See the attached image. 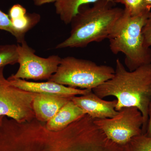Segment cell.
Here are the masks:
<instances>
[{
  "label": "cell",
  "mask_w": 151,
  "mask_h": 151,
  "mask_svg": "<svg viewBox=\"0 0 151 151\" xmlns=\"http://www.w3.org/2000/svg\"><path fill=\"white\" fill-rule=\"evenodd\" d=\"M92 90L102 99L111 96L116 97V111H119L125 107L137 108L144 120L142 134H145L151 101V63L130 71L126 69L120 59H117L113 77Z\"/></svg>",
  "instance_id": "cell-1"
},
{
  "label": "cell",
  "mask_w": 151,
  "mask_h": 151,
  "mask_svg": "<svg viewBox=\"0 0 151 151\" xmlns=\"http://www.w3.org/2000/svg\"><path fill=\"white\" fill-rule=\"evenodd\" d=\"M116 3L99 0L92 6H81L71 21L70 35L56 49L85 47L93 42H100L108 37L124 9L115 6Z\"/></svg>",
  "instance_id": "cell-2"
},
{
  "label": "cell",
  "mask_w": 151,
  "mask_h": 151,
  "mask_svg": "<svg viewBox=\"0 0 151 151\" xmlns=\"http://www.w3.org/2000/svg\"><path fill=\"white\" fill-rule=\"evenodd\" d=\"M150 12L133 17L124 9L108 37L111 52L125 55V65L129 71L151 63V49L145 45L142 34Z\"/></svg>",
  "instance_id": "cell-3"
},
{
  "label": "cell",
  "mask_w": 151,
  "mask_h": 151,
  "mask_svg": "<svg viewBox=\"0 0 151 151\" xmlns=\"http://www.w3.org/2000/svg\"><path fill=\"white\" fill-rule=\"evenodd\" d=\"M115 73L111 66L68 56L61 59L56 72L48 81L77 89L92 90L112 78Z\"/></svg>",
  "instance_id": "cell-4"
},
{
  "label": "cell",
  "mask_w": 151,
  "mask_h": 151,
  "mask_svg": "<svg viewBox=\"0 0 151 151\" xmlns=\"http://www.w3.org/2000/svg\"><path fill=\"white\" fill-rule=\"evenodd\" d=\"M94 122L109 139L120 146L142 134V115L136 107H125L113 118L95 119Z\"/></svg>",
  "instance_id": "cell-5"
},
{
  "label": "cell",
  "mask_w": 151,
  "mask_h": 151,
  "mask_svg": "<svg viewBox=\"0 0 151 151\" xmlns=\"http://www.w3.org/2000/svg\"><path fill=\"white\" fill-rule=\"evenodd\" d=\"M4 68H0V116L20 123L35 119L32 104L35 93L12 85L5 77Z\"/></svg>",
  "instance_id": "cell-6"
},
{
  "label": "cell",
  "mask_w": 151,
  "mask_h": 151,
  "mask_svg": "<svg viewBox=\"0 0 151 151\" xmlns=\"http://www.w3.org/2000/svg\"><path fill=\"white\" fill-rule=\"evenodd\" d=\"M17 51L19 66L16 73L10 76L13 78L49 80L56 72L62 59L56 55L47 58L37 56L25 40L17 45Z\"/></svg>",
  "instance_id": "cell-7"
},
{
  "label": "cell",
  "mask_w": 151,
  "mask_h": 151,
  "mask_svg": "<svg viewBox=\"0 0 151 151\" xmlns=\"http://www.w3.org/2000/svg\"><path fill=\"white\" fill-rule=\"evenodd\" d=\"M64 143L62 151H123L98 129L73 132Z\"/></svg>",
  "instance_id": "cell-8"
},
{
  "label": "cell",
  "mask_w": 151,
  "mask_h": 151,
  "mask_svg": "<svg viewBox=\"0 0 151 151\" xmlns=\"http://www.w3.org/2000/svg\"><path fill=\"white\" fill-rule=\"evenodd\" d=\"M7 79L12 85L33 93L71 97L77 95H84L92 91L91 89L73 88L49 81L46 82H32L20 78H12L10 76Z\"/></svg>",
  "instance_id": "cell-9"
},
{
  "label": "cell",
  "mask_w": 151,
  "mask_h": 151,
  "mask_svg": "<svg viewBox=\"0 0 151 151\" xmlns=\"http://www.w3.org/2000/svg\"><path fill=\"white\" fill-rule=\"evenodd\" d=\"M71 100L94 119L113 118L119 113L115 109L117 100H103L92 90L84 95L72 97Z\"/></svg>",
  "instance_id": "cell-10"
},
{
  "label": "cell",
  "mask_w": 151,
  "mask_h": 151,
  "mask_svg": "<svg viewBox=\"0 0 151 151\" xmlns=\"http://www.w3.org/2000/svg\"><path fill=\"white\" fill-rule=\"evenodd\" d=\"M71 97L35 93L32 104L35 119L45 123L48 122Z\"/></svg>",
  "instance_id": "cell-11"
},
{
  "label": "cell",
  "mask_w": 151,
  "mask_h": 151,
  "mask_svg": "<svg viewBox=\"0 0 151 151\" xmlns=\"http://www.w3.org/2000/svg\"><path fill=\"white\" fill-rule=\"evenodd\" d=\"M86 114L82 109L70 100L53 118L46 122L47 128L50 131H60Z\"/></svg>",
  "instance_id": "cell-12"
},
{
  "label": "cell",
  "mask_w": 151,
  "mask_h": 151,
  "mask_svg": "<svg viewBox=\"0 0 151 151\" xmlns=\"http://www.w3.org/2000/svg\"><path fill=\"white\" fill-rule=\"evenodd\" d=\"M99 0H57L55 3V12L65 24L71 23L81 6L94 4ZM114 2V0H107Z\"/></svg>",
  "instance_id": "cell-13"
},
{
  "label": "cell",
  "mask_w": 151,
  "mask_h": 151,
  "mask_svg": "<svg viewBox=\"0 0 151 151\" xmlns=\"http://www.w3.org/2000/svg\"><path fill=\"white\" fill-rule=\"evenodd\" d=\"M40 16L39 14L27 13L15 19L11 20L14 27L22 34H25L35 26L40 21Z\"/></svg>",
  "instance_id": "cell-14"
},
{
  "label": "cell",
  "mask_w": 151,
  "mask_h": 151,
  "mask_svg": "<svg viewBox=\"0 0 151 151\" xmlns=\"http://www.w3.org/2000/svg\"><path fill=\"white\" fill-rule=\"evenodd\" d=\"M114 1L116 4L124 5V9L131 16H138L151 12V6L148 4L145 0H114Z\"/></svg>",
  "instance_id": "cell-15"
},
{
  "label": "cell",
  "mask_w": 151,
  "mask_h": 151,
  "mask_svg": "<svg viewBox=\"0 0 151 151\" xmlns=\"http://www.w3.org/2000/svg\"><path fill=\"white\" fill-rule=\"evenodd\" d=\"M18 58L17 45H0V68L18 63Z\"/></svg>",
  "instance_id": "cell-16"
},
{
  "label": "cell",
  "mask_w": 151,
  "mask_h": 151,
  "mask_svg": "<svg viewBox=\"0 0 151 151\" xmlns=\"http://www.w3.org/2000/svg\"><path fill=\"white\" fill-rule=\"evenodd\" d=\"M124 148L126 151H151V137L143 134L134 137Z\"/></svg>",
  "instance_id": "cell-17"
},
{
  "label": "cell",
  "mask_w": 151,
  "mask_h": 151,
  "mask_svg": "<svg viewBox=\"0 0 151 151\" xmlns=\"http://www.w3.org/2000/svg\"><path fill=\"white\" fill-rule=\"evenodd\" d=\"M0 30L6 31L13 35L19 43L25 40L24 35L17 30L13 25L9 17L0 10Z\"/></svg>",
  "instance_id": "cell-18"
},
{
  "label": "cell",
  "mask_w": 151,
  "mask_h": 151,
  "mask_svg": "<svg viewBox=\"0 0 151 151\" xmlns=\"http://www.w3.org/2000/svg\"><path fill=\"white\" fill-rule=\"evenodd\" d=\"M145 45L146 47H150L151 46V12L145 24L142 29Z\"/></svg>",
  "instance_id": "cell-19"
},
{
  "label": "cell",
  "mask_w": 151,
  "mask_h": 151,
  "mask_svg": "<svg viewBox=\"0 0 151 151\" xmlns=\"http://www.w3.org/2000/svg\"><path fill=\"white\" fill-rule=\"evenodd\" d=\"M26 9L21 5L16 4L13 6L9 11V17L11 19H14L27 13Z\"/></svg>",
  "instance_id": "cell-20"
},
{
  "label": "cell",
  "mask_w": 151,
  "mask_h": 151,
  "mask_svg": "<svg viewBox=\"0 0 151 151\" xmlns=\"http://www.w3.org/2000/svg\"><path fill=\"white\" fill-rule=\"evenodd\" d=\"M149 119L148 122L147 131L145 134L147 137H151V101L149 105Z\"/></svg>",
  "instance_id": "cell-21"
},
{
  "label": "cell",
  "mask_w": 151,
  "mask_h": 151,
  "mask_svg": "<svg viewBox=\"0 0 151 151\" xmlns=\"http://www.w3.org/2000/svg\"><path fill=\"white\" fill-rule=\"evenodd\" d=\"M34 4L36 6H41L45 4L55 3L57 0H32Z\"/></svg>",
  "instance_id": "cell-22"
},
{
  "label": "cell",
  "mask_w": 151,
  "mask_h": 151,
  "mask_svg": "<svg viewBox=\"0 0 151 151\" xmlns=\"http://www.w3.org/2000/svg\"><path fill=\"white\" fill-rule=\"evenodd\" d=\"M145 1L148 4L151 6V0H145Z\"/></svg>",
  "instance_id": "cell-23"
},
{
  "label": "cell",
  "mask_w": 151,
  "mask_h": 151,
  "mask_svg": "<svg viewBox=\"0 0 151 151\" xmlns=\"http://www.w3.org/2000/svg\"><path fill=\"white\" fill-rule=\"evenodd\" d=\"M4 116H0V125H1V123L2 121V119L3 117H4Z\"/></svg>",
  "instance_id": "cell-24"
}]
</instances>
